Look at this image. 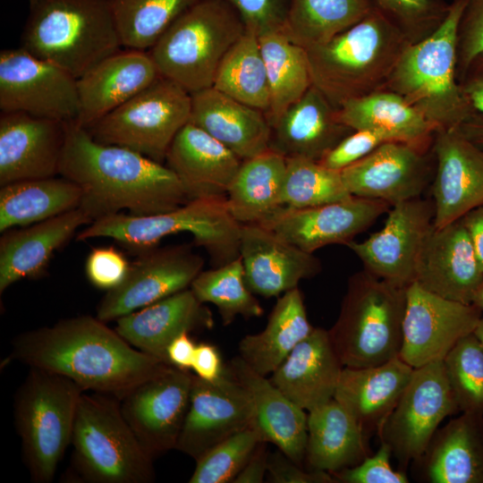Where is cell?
<instances>
[{
    "instance_id": "1",
    "label": "cell",
    "mask_w": 483,
    "mask_h": 483,
    "mask_svg": "<svg viewBox=\"0 0 483 483\" xmlns=\"http://www.w3.org/2000/svg\"><path fill=\"white\" fill-rule=\"evenodd\" d=\"M105 323L83 315L24 332L13 339L11 358L119 400L174 367L134 348Z\"/></svg>"
},
{
    "instance_id": "2",
    "label": "cell",
    "mask_w": 483,
    "mask_h": 483,
    "mask_svg": "<svg viewBox=\"0 0 483 483\" xmlns=\"http://www.w3.org/2000/svg\"><path fill=\"white\" fill-rule=\"evenodd\" d=\"M59 175L80 188L79 208L92 222L123 210L133 216L165 213L190 200L166 165L128 148L100 143L76 122L66 123Z\"/></svg>"
},
{
    "instance_id": "3",
    "label": "cell",
    "mask_w": 483,
    "mask_h": 483,
    "mask_svg": "<svg viewBox=\"0 0 483 483\" xmlns=\"http://www.w3.org/2000/svg\"><path fill=\"white\" fill-rule=\"evenodd\" d=\"M411 43L375 7L329 40L306 48L312 85L336 109L385 89Z\"/></svg>"
},
{
    "instance_id": "4",
    "label": "cell",
    "mask_w": 483,
    "mask_h": 483,
    "mask_svg": "<svg viewBox=\"0 0 483 483\" xmlns=\"http://www.w3.org/2000/svg\"><path fill=\"white\" fill-rule=\"evenodd\" d=\"M21 47L77 80L123 47L112 0H28Z\"/></svg>"
},
{
    "instance_id": "5",
    "label": "cell",
    "mask_w": 483,
    "mask_h": 483,
    "mask_svg": "<svg viewBox=\"0 0 483 483\" xmlns=\"http://www.w3.org/2000/svg\"><path fill=\"white\" fill-rule=\"evenodd\" d=\"M466 0H452L440 26L411 44L384 89L401 96L436 130L459 127L475 112L457 78V30Z\"/></svg>"
},
{
    "instance_id": "6",
    "label": "cell",
    "mask_w": 483,
    "mask_h": 483,
    "mask_svg": "<svg viewBox=\"0 0 483 483\" xmlns=\"http://www.w3.org/2000/svg\"><path fill=\"white\" fill-rule=\"evenodd\" d=\"M242 225L231 215L226 196L190 199L165 213L133 216L117 213L93 221L76 241L107 237L137 255L155 248L166 236L189 233L205 249L213 267L240 257Z\"/></svg>"
},
{
    "instance_id": "7",
    "label": "cell",
    "mask_w": 483,
    "mask_h": 483,
    "mask_svg": "<svg viewBox=\"0 0 483 483\" xmlns=\"http://www.w3.org/2000/svg\"><path fill=\"white\" fill-rule=\"evenodd\" d=\"M407 287L365 269L349 278L339 316L328 330L343 367L376 366L399 356Z\"/></svg>"
},
{
    "instance_id": "8",
    "label": "cell",
    "mask_w": 483,
    "mask_h": 483,
    "mask_svg": "<svg viewBox=\"0 0 483 483\" xmlns=\"http://www.w3.org/2000/svg\"><path fill=\"white\" fill-rule=\"evenodd\" d=\"M237 11L224 0H198L148 51L161 76L190 94L213 86L227 51L245 33Z\"/></svg>"
},
{
    "instance_id": "9",
    "label": "cell",
    "mask_w": 483,
    "mask_h": 483,
    "mask_svg": "<svg viewBox=\"0 0 483 483\" xmlns=\"http://www.w3.org/2000/svg\"><path fill=\"white\" fill-rule=\"evenodd\" d=\"M72 462L80 477L92 483H149L154 458L140 444L123 416L120 400L82 393L72 439Z\"/></svg>"
},
{
    "instance_id": "10",
    "label": "cell",
    "mask_w": 483,
    "mask_h": 483,
    "mask_svg": "<svg viewBox=\"0 0 483 483\" xmlns=\"http://www.w3.org/2000/svg\"><path fill=\"white\" fill-rule=\"evenodd\" d=\"M85 392L70 378L37 368L30 371L14 398V419L24 462L35 483L53 480L72 444L80 398Z\"/></svg>"
},
{
    "instance_id": "11",
    "label": "cell",
    "mask_w": 483,
    "mask_h": 483,
    "mask_svg": "<svg viewBox=\"0 0 483 483\" xmlns=\"http://www.w3.org/2000/svg\"><path fill=\"white\" fill-rule=\"evenodd\" d=\"M191 111V95L160 76L86 129L100 143L128 148L164 164L174 139L190 122Z\"/></svg>"
},
{
    "instance_id": "12",
    "label": "cell",
    "mask_w": 483,
    "mask_h": 483,
    "mask_svg": "<svg viewBox=\"0 0 483 483\" xmlns=\"http://www.w3.org/2000/svg\"><path fill=\"white\" fill-rule=\"evenodd\" d=\"M457 411L444 362L433 361L414 369L377 435L380 442L389 445L401 470L405 471L425 452L439 424Z\"/></svg>"
},
{
    "instance_id": "13",
    "label": "cell",
    "mask_w": 483,
    "mask_h": 483,
    "mask_svg": "<svg viewBox=\"0 0 483 483\" xmlns=\"http://www.w3.org/2000/svg\"><path fill=\"white\" fill-rule=\"evenodd\" d=\"M1 112H21L64 123L77 122V79L21 47L0 53Z\"/></svg>"
},
{
    "instance_id": "14",
    "label": "cell",
    "mask_w": 483,
    "mask_h": 483,
    "mask_svg": "<svg viewBox=\"0 0 483 483\" xmlns=\"http://www.w3.org/2000/svg\"><path fill=\"white\" fill-rule=\"evenodd\" d=\"M203 266V258L186 244L141 252L124 281L102 298L96 317L104 322L116 320L188 289Z\"/></svg>"
},
{
    "instance_id": "15",
    "label": "cell",
    "mask_w": 483,
    "mask_h": 483,
    "mask_svg": "<svg viewBox=\"0 0 483 483\" xmlns=\"http://www.w3.org/2000/svg\"><path fill=\"white\" fill-rule=\"evenodd\" d=\"M482 315L474 304L443 298L411 283L399 357L413 369L443 360L462 338L474 332Z\"/></svg>"
},
{
    "instance_id": "16",
    "label": "cell",
    "mask_w": 483,
    "mask_h": 483,
    "mask_svg": "<svg viewBox=\"0 0 483 483\" xmlns=\"http://www.w3.org/2000/svg\"><path fill=\"white\" fill-rule=\"evenodd\" d=\"M384 226L362 242L344 245L372 275L399 286L414 282L417 260L433 226L432 200L419 198L391 207Z\"/></svg>"
},
{
    "instance_id": "17",
    "label": "cell",
    "mask_w": 483,
    "mask_h": 483,
    "mask_svg": "<svg viewBox=\"0 0 483 483\" xmlns=\"http://www.w3.org/2000/svg\"><path fill=\"white\" fill-rule=\"evenodd\" d=\"M253 421L251 399L228 367L215 381L194 375L175 449L196 461L219 442L253 425Z\"/></svg>"
},
{
    "instance_id": "18",
    "label": "cell",
    "mask_w": 483,
    "mask_h": 483,
    "mask_svg": "<svg viewBox=\"0 0 483 483\" xmlns=\"http://www.w3.org/2000/svg\"><path fill=\"white\" fill-rule=\"evenodd\" d=\"M194 374L172 367L120 400L123 418L153 458L175 449L190 403Z\"/></svg>"
},
{
    "instance_id": "19",
    "label": "cell",
    "mask_w": 483,
    "mask_h": 483,
    "mask_svg": "<svg viewBox=\"0 0 483 483\" xmlns=\"http://www.w3.org/2000/svg\"><path fill=\"white\" fill-rule=\"evenodd\" d=\"M392 206L351 196L312 208L281 206L259 225L309 253L330 244H345L369 227Z\"/></svg>"
},
{
    "instance_id": "20",
    "label": "cell",
    "mask_w": 483,
    "mask_h": 483,
    "mask_svg": "<svg viewBox=\"0 0 483 483\" xmlns=\"http://www.w3.org/2000/svg\"><path fill=\"white\" fill-rule=\"evenodd\" d=\"M430 147L400 141L382 143L341 171L352 196L383 200L391 206L419 198L431 176Z\"/></svg>"
},
{
    "instance_id": "21",
    "label": "cell",
    "mask_w": 483,
    "mask_h": 483,
    "mask_svg": "<svg viewBox=\"0 0 483 483\" xmlns=\"http://www.w3.org/2000/svg\"><path fill=\"white\" fill-rule=\"evenodd\" d=\"M431 149L436 162L433 225L441 227L483 205V148L459 126L436 131Z\"/></svg>"
},
{
    "instance_id": "22",
    "label": "cell",
    "mask_w": 483,
    "mask_h": 483,
    "mask_svg": "<svg viewBox=\"0 0 483 483\" xmlns=\"http://www.w3.org/2000/svg\"><path fill=\"white\" fill-rule=\"evenodd\" d=\"M66 123L1 112L0 186L59 175Z\"/></svg>"
},
{
    "instance_id": "23",
    "label": "cell",
    "mask_w": 483,
    "mask_h": 483,
    "mask_svg": "<svg viewBox=\"0 0 483 483\" xmlns=\"http://www.w3.org/2000/svg\"><path fill=\"white\" fill-rule=\"evenodd\" d=\"M414 282L443 298L472 304L483 270L462 218L441 227L433 225L417 260Z\"/></svg>"
},
{
    "instance_id": "24",
    "label": "cell",
    "mask_w": 483,
    "mask_h": 483,
    "mask_svg": "<svg viewBox=\"0 0 483 483\" xmlns=\"http://www.w3.org/2000/svg\"><path fill=\"white\" fill-rule=\"evenodd\" d=\"M246 283L263 297H276L316 276L321 262L259 224L242 225L240 238Z\"/></svg>"
},
{
    "instance_id": "25",
    "label": "cell",
    "mask_w": 483,
    "mask_h": 483,
    "mask_svg": "<svg viewBox=\"0 0 483 483\" xmlns=\"http://www.w3.org/2000/svg\"><path fill=\"white\" fill-rule=\"evenodd\" d=\"M412 475L425 483H483V415L462 412L437 428Z\"/></svg>"
},
{
    "instance_id": "26",
    "label": "cell",
    "mask_w": 483,
    "mask_h": 483,
    "mask_svg": "<svg viewBox=\"0 0 483 483\" xmlns=\"http://www.w3.org/2000/svg\"><path fill=\"white\" fill-rule=\"evenodd\" d=\"M213 326L211 311L188 288L117 318L114 330L134 348L170 365L166 350L176 336Z\"/></svg>"
},
{
    "instance_id": "27",
    "label": "cell",
    "mask_w": 483,
    "mask_h": 483,
    "mask_svg": "<svg viewBox=\"0 0 483 483\" xmlns=\"http://www.w3.org/2000/svg\"><path fill=\"white\" fill-rule=\"evenodd\" d=\"M160 73L148 51L119 50L77 80L84 128L120 106L154 82Z\"/></svg>"
},
{
    "instance_id": "28",
    "label": "cell",
    "mask_w": 483,
    "mask_h": 483,
    "mask_svg": "<svg viewBox=\"0 0 483 483\" xmlns=\"http://www.w3.org/2000/svg\"><path fill=\"white\" fill-rule=\"evenodd\" d=\"M269 149L285 158L319 161L353 131L337 118V109L314 85L271 125Z\"/></svg>"
},
{
    "instance_id": "29",
    "label": "cell",
    "mask_w": 483,
    "mask_h": 483,
    "mask_svg": "<svg viewBox=\"0 0 483 483\" xmlns=\"http://www.w3.org/2000/svg\"><path fill=\"white\" fill-rule=\"evenodd\" d=\"M242 159L191 123L170 145L165 165L177 175L189 199L226 196Z\"/></svg>"
},
{
    "instance_id": "30",
    "label": "cell",
    "mask_w": 483,
    "mask_h": 483,
    "mask_svg": "<svg viewBox=\"0 0 483 483\" xmlns=\"http://www.w3.org/2000/svg\"><path fill=\"white\" fill-rule=\"evenodd\" d=\"M92 220L80 208L30 225L2 233L0 293L22 279L40 277L55 250Z\"/></svg>"
},
{
    "instance_id": "31",
    "label": "cell",
    "mask_w": 483,
    "mask_h": 483,
    "mask_svg": "<svg viewBox=\"0 0 483 483\" xmlns=\"http://www.w3.org/2000/svg\"><path fill=\"white\" fill-rule=\"evenodd\" d=\"M343 369L328 330L314 327L274 370L269 380L291 401L309 411L334 398Z\"/></svg>"
},
{
    "instance_id": "32",
    "label": "cell",
    "mask_w": 483,
    "mask_h": 483,
    "mask_svg": "<svg viewBox=\"0 0 483 483\" xmlns=\"http://www.w3.org/2000/svg\"><path fill=\"white\" fill-rule=\"evenodd\" d=\"M228 369L247 390L253 405L254 421L264 442L275 445L289 459L301 464L308 440V414L269 379L252 369L240 356Z\"/></svg>"
},
{
    "instance_id": "33",
    "label": "cell",
    "mask_w": 483,
    "mask_h": 483,
    "mask_svg": "<svg viewBox=\"0 0 483 483\" xmlns=\"http://www.w3.org/2000/svg\"><path fill=\"white\" fill-rule=\"evenodd\" d=\"M413 370L399 356L376 366L343 367L334 398L368 436L377 434L401 398Z\"/></svg>"
},
{
    "instance_id": "34",
    "label": "cell",
    "mask_w": 483,
    "mask_h": 483,
    "mask_svg": "<svg viewBox=\"0 0 483 483\" xmlns=\"http://www.w3.org/2000/svg\"><path fill=\"white\" fill-rule=\"evenodd\" d=\"M191 95L190 123L208 132L242 160L269 149L271 127L264 112L213 87Z\"/></svg>"
},
{
    "instance_id": "35",
    "label": "cell",
    "mask_w": 483,
    "mask_h": 483,
    "mask_svg": "<svg viewBox=\"0 0 483 483\" xmlns=\"http://www.w3.org/2000/svg\"><path fill=\"white\" fill-rule=\"evenodd\" d=\"M369 436L335 399L308 411L305 459L311 470L334 473L369 456Z\"/></svg>"
},
{
    "instance_id": "36",
    "label": "cell",
    "mask_w": 483,
    "mask_h": 483,
    "mask_svg": "<svg viewBox=\"0 0 483 483\" xmlns=\"http://www.w3.org/2000/svg\"><path fill=\"white\" fill-rule=\"evenodd\" d=\"M337 118L353 131H369L386 141L423 147L432 145L436 131L419 111L386 89L344 103L337 109Z\"/></svg>"
},
{
    "instance_id": "37",
    "label": "cell",
    "mask_w": 483,
    "mask_h": 483,
    "mask_svg": "<svg viewBox=\"0 0 483 483\" xmlns=\"http://www.w3.org/2000/svg\"><path fill=\"white\" fill-rule=\"evenodd\" d=\"M313 329L302 293L298 287L293 288L277 300L261 332L240 341L239 356L258 373L272 374Z\"/></svg>"
},
{
    "instance_id": "38",
    "label": "cell",
    "mask_w": 483,
    "mask_h": 483,
    "mask_svg": "<svg viewBox=\"0 0 483 483\" xmlns=\"http://www.w3.org/2000/svg\"><path fill=\"white\" fill-rule=\"evenodd\" d=\"M80 188L53 176L11 182L0 188V233L37 224L80 207Z\"/></svg>"
},
{
    "instance_id": "39",
    "label": "cell",
    "mask_w": 483,
    "mask_h": 483,
    "mask_svg": "<svg viewBox=\"0 0 483 483\" xmlns=\"http://www.w3.org/2000/svg\"><path fill=\"white\" fill-rule=\"evenodd\" d=\"M286 158L268 149L242 161L228 189L229 211L241 225L259 224L281 207Z\"/></svg>"
},
{
    "instance_id": "40",
    "label": "cell",
    "mask_w": 483,
    "mask_h": 483,
    "mask_svg": "<svg viewBox=\"0 0 483 483\" xmlns=\"http://www.w3.org/2000/svg\"><path fill=\"white\" fill-rule=\"evenodd\" d=\"M269 89L266 114L271 125L312 85L307 50L284 30L258 37Z\"/></svg>"
},
{
    "instance_id": "41",
    "label": "cell",
    "mask_w": 483,
    "mask_h": 483,
    "mask_svg": "<svg viewBox=\"0 0 483 483\" xmlns=\"http://www.w3.org/2000/svg\"><path fill=\"white\" fill-rule=\"evenodd\" d=\"M373 9L371 0H291L283 30L309 48L347 30Z\"/></svg>"
},
{
    "instance_id": "42",
    "label": "cell",
    "mask_w": 483,
    "mask_h": 483,
    "mask_svg": "<svg viewBox=\"0 0 483 483\" xmlns=\"http://www.w3.org/2000/svg\"><path fill=\"white\" fill-rule=\"evenodd\" d=\"M213 88L265 114L269 107V89L258 37L250 31L232 46L222 59Z\"/></svg>"
},
{
    "instance_id": "43",
    "label": "cell",
    "mask_w": 483,
    "mask_h": 483,
    "mask_svg": "<svg viewBox=\"0 0 483 483\" xmlns=\"http://www.w3.org/2000/svg\"><path fill=\"white\" fill-rule=\"evenodd\" d=\"M190 288L202 303L214 304L224 326L230 325L238 316L258 318L264 309L249 288L241 257L201 271Z\"/></svg>"
},
{
    "instance_id": "44",
    "label": "cell",
    "mask_w": 483,
    "mask_h": 483,
    "mask_svg": "<svg viewBox=\"0 0 483 483\" xmlns=\"http://www.w3.org/2000/svg\"><path fill=\"white\" fill-rule=\"evenodd\" d=\"M198 0H112L123 47L148 51Z\"/></svg>"
},
{
    "instance_id": "45",
    "label": "cell",
    "mask_w": 483,
    "mask_h": 483,
    "mask_svg": "<svg viewBox=\"0 0 483 483\" xmlns=\"http://www.w3.org/2000/svg\"><path fill=\"white\" fill-rule=\"evenodd\" d=\"M341 172L328 169L318 161L286 158L282 184V206L304 208L317 207L350 198Z\"/></svg>"
},
{
    "instance_id": "46",
    "label": "cell",
    "mask_w": 483,
    "mask_h": 483,
    "mask_svg": "<svg viewBox=\"0 0 483 483\" xmlns=\"http://www.w3.org/2000/svg\"><path fill=\"white\" fill-rule=\"evenodd\" d=\"M459 411L483 415V345L474 332L443 360Z\"/></svg>"
},
{
    "instance_id": "47",
    "label": "cell",
    "mask_w": 483,
    "mask_h": 483,
    "mask_svg": "<svg viewBox=\"0 0 483 483\" xmlns=\"http://www.w3.org/2000/svg\"><path fill=\"white\" fill-rule=\"evenodd\" d=\"M261 442L264 441L254 425L233 434L196 460L189 482L233 483Z\"/></svg>"
},
{
    "instance_id": "48",
    "label": "cell",
    "mask_w": 483,
    "mask_h": 483,
    "mask_svg": "<svg viewBox=\"0 0 483 483\" xmlns=\"http://www.w3.org/2000/svg\"><path fill=\"white\" fill-rule=\"evenodd\" d=\"M374 7L413 44L432 34L445 19L446 0H371Z\"/></svg>"
},
{
    "instance_id": "49",
    "label": "cell",
    "mask_w": 483,
    "mask_h": 483,
    "mask_svg": "<svg viewBox=\"0 0 483 483\" xmlns=\"http://www.w3.org/2000/svg\"><path fill=\"white\" fill-rule=\"evenodd\" d=\"M242 17L246 30L258 37L283 30L291 0H224Z\"/></svg>"
},
{
    "instance_id": "50",
    "label": "cell",
    "mask_w": 483,
    "mask_h": 483,
    "mask_svg": "<svg viewBox=\"0 0 483 483\" xmlns=\"http://www.w3.org/2000/svg\"><path fill=\"white\" fill-rule=\"evenodd\" d=\"M392 451L380 442L379 448L360 464L332 473L336 483H408L405 471L395 470L390 465Z\"/></svg>"
},
{
    "instance_id": "51",
    "label": "cell",
    "mask_w": 483,
    "mask_h": 483,
    "mask_svg": "<svg viewBox=\"0 0 483 483\" xmlns=\"http://www.w3.org/2000/svg\"><path fill=\"white\" fill-rule=\"evenodd\" d=\"M131 263L125 255L114 246L95 247L89 253L85 272L95 287L110 291L126 278Z\"/></svg>"
},
{
    "instance_id": "52",
    "label": "cell",
    "mask_w": 483,
    "mask_h": 483,
    "mask_svg": "<svg viewBox=\"0 0 483 483\" xmlns=\"http://www.w3.org/2000/svg\"><path fill=\"white\" fill-rule=\"evenodd\" d=\"M458 81L472 59L483 52V0H466L457 30Z\"/></svg>"
},
{
    "instance_id": "53",
    "label": "cell",
    "mask_w": 483,
    "mask_h": 483,
    "mask_svg": "<svg viewBox=\"0 0 483 483\" xmlns=\"http://www.w3.org/2000/svg\"><path fill=\"white\" fill-rule=\"evenodd\" d=\"M380 135L365 130L353 131L318 161L323 166L341 172L367 157L382 143Z\"/></svg>"
},
{
    "instance_id": "54",
    "label": "cell",
    "mask_w": 483,
    "mask_h": 483,
    "mask_svg": "<svg viewBox=\"0 0 483 483\" xmlns=\"http://www.w3.org/2000/svg\"><path fill=\"white\" fill-rule=\"evenodd\" d=\"M267 479L271 483H336L331 473L306 471L280 450L268 454Z\"/></svg>"
},
{
    "instance_id": "55",
    "label": "cell",
    "mask_w": 483,
    "mask_h": 483,
    "mask_svg": "<svg viewBox=\"0 0 483 483\" xmlns=\"http://www.w3.org/2000/svg\"><path fill=\"white\" fill-rule=\"evenodd\" d=\"M191 369L198 377L215 381L222 376L225 367L218 349L212 343L202 342L196 344Z\"/></svg>"
},
{
    "instance_id": "56",
    "label": "cell",
    "mask_w": 483,
    "mask_h": 483,
    "mask_svg": "<svg viewBox=\"0 0 483 483\" xmlns=\"http://www.w3.org/2000/svg\"><path fill=\"white\" fill-rule=\"evenodd\" d=\"M459 83L473 111L483 114V52L472 59Z\"/></svg>"
},
{
    "instance_id": "57",
    "label": "cell",
    "mask_w": 483,
    "mask_h": 483,
    "mask_svg": "<svg viewBox=\"0 0 483 483\" xmlns=\"http://www.w3.org/2000/svg\"><path fill=\"white\" fill-rule=\"evenodd\" d=\"M268 454L267 443H259L233 483L264 482L267 471Z\"/></svg>"
},
{
    "instance_id": "58",
    "label": "cell",
    "mask_w": 483,
    "mask_h": 483,
    "mask_svg": "<svg viewBox=\"0 0 483 483\" xmlns=\"http://www.w3.org/2000/svg\"><path fill=\"white\" fill-rule=\"evenodd\" d=\"M196 344L191 338L190 333L185 332L176 336L166 350L170 365L181 369H191Z\"/></svg>"
},
{
    "instance_id": "59",
    "label": "cell",
    "mask_w": 483,
    "mask_h": 483,
    "mask_svg": "<svg viewBox=\"0 0 483 483\" xmlns=\"http://www.w3.org/2000/svg\"><path fill=\"white\" fill-rule=\"evenodd\" d=\"M462 221L467 230L475 254L483 270V205H480L462 217Z\"/></svg>"
},
{
    "instance_id": "60",
    "label": "cell",
    "mask_w": 483,
    "mask_h": 483,
    "mask_svg": "<svg viewBox=\"0 0 483 483\" xmlns=\"http://www.w3.org/2000/svg\"><path fill=\"white\" fill-rule=\"evenodd\" d=\"M462 132L473 143L483 148V114L474 113L460 125Z\"/></svg>"
},
{
    "instance_id": "61",
    "label": "cell",
    "mask_w": 483,
    "mask_h": 483,
    "mask_svg": "<svg viewBox=\"0 0 483 483\" xmlns=\"http://www.w3.org/2000/svg\"><path fill=\"white\" fill-rule=\"evenodd\" d=\"M472 304L477 306L483 314V282L481 283L474 295Z\"/></svg>"
},
{
    "instance_id": "62",
    "label": "cell",
    "mask_w": 483,
    "mask_h": 483,
    "mask_svg": "<svg viewBox=\"0 0 483 483\" xmlns=\"http://www.w3.org/2000/svg\"><path fill=\"white\" fill-rule=\"evenodd\" d=\"M474 334L478 337L481 344L483 345V315L474 330Z\"/></svg>"
}]
</instances>
